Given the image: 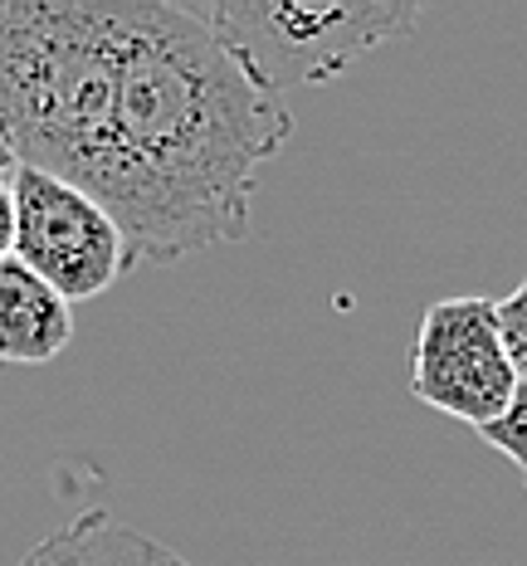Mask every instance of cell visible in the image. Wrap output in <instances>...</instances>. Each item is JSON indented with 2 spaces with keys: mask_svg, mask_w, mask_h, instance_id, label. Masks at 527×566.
<instances>
[{
  "mask_svg": "<svg viewBox=\"0 0 527 566\" xmlns=\"http://www.w3.org/2000/svg\"><path fill=\"white\" fill-rule=\"evenodd\" d=\"M478 440L494 444L503 459H513V464L527 474V386L508 396V406L498 410L488 424H478Z\"/></svg>",
  "mask_w": 527,
  "mask_h": 566,
  "instance_id": "obj_7",
  "label": "cell"
},
{
  "mask_svg": "<svg viewBox=\"0 0 527 566\" xmlns=\"http://www.w3.org/2000/svg\"><path fill=\"white\" fill-rule=\"evenodd\" d=\"M410 391L430 410L488 424L518 391L494 327V298H440L420 313L410 342Z\"/></svg>",
  "mask_w": 527,
  "mask_h": 566,
  "instance_id": "obj_4",
  "label": "cell"
},
{
  "mask_svg": "<svg viewBox=\"0 0 527 566\" xmlns=\"http://www.w3.org/2000/svg\"><path fill=\"white\" fill-rule=\"evenodd\" d=\"M10 171H15V151L6 147V137H0V176H10Z\"/></svg>",
  "mask_w": 527,
  "mask_h": 566,
  "instance_id": "obj_10",
  "label": "cell"
},
{
  "mask_svg": "<svg viewBox=\"0 0 527 566\" xmlns=\"http://www.w3.org/2000/svg\"><path fill=\"white\" fill-rule=\"evenodd\" d=\"M201 20L260 88H318L420 20L405 0H215Z\"/></svg>",
  "mask_w": 527,
  "mask_h": 566,
  "instance_id": "obj_2",
  "label": "cell"
},
{
  "mask_svg": "<svg viewBox=\"0 0 527 566\" xmlns=\"http://www.w3.org/2000/svg\"><path fill=\"white\" fill-rule=\"evenodd\" d=\"M10 196H15V259L50 283L68 308L108 293L133 269L123 230L78 186L15 167Z\"/></svg>",
  "mask_w": 527,
  "mask_h": 566,
  "instance_id": "obj_3",
  "label": "cell"
},
{
  "mask_svg": "<svg viewBox=\"0 0 527 566\" xmlns=\"http://www.w3.org/2000/svg\"><path fill=\"white\" fill-rule=\"evenodd\" d=\"M288 137V98L220 50L201 10L113 0V54L68 186L113 216L127 264H171L250 234L260 171Z\"/></svg>",
  "mask_w": 527,
  "mask_h": 566,
  "instance_id": "obj_1",
  "label": "cell"
},
{
  "mask_svg": "<svg viewBox=\"0 0 527 566\" xmlns=\"http://www.w3.org/2000/svg\"><path fill=\"white\" fill-rule=\"evenodd\" d=\"M15 259V196H10V176H0V264Z\"/></svg>",
  "mask_w": 527,
  "mask_h": 566,
  "instance_id": "obj_9",
  "label": "cell"
},
{
  "mask_svg": "<svg viewBox=\"0 0 527 566\" xmlns=\"http://www.w3.org/2000/svg\"><path fill=\"white\" fill-rule=\"evenodd\" d=\"M494 327H498L503 357H508L518 386H527V274H523V283L508 293V298L494 303Z\"/></svg>",
  "mask_w": 527,
  "mask_h": 566,
  "instance_id": "obj_8",
  "label": "cell"
},
{
  "mask_svg": "<svg viewBox=\"0 0 527 566\" xmlns=\"http://www.w3.org/2000/svg\"><path fill=\"white\" fill-rule=\"evenodd\" d=\"M74 337V308L20 259L0 264V361L44 367Z\"/></svg>",
  "mask_w": 527,
  "mask_h": 566,
  "instance_id": "obj_5",
  "label": "cell"
},
{
  "mask_svg": "<svg viewBox=\"0 0 527 566\" xmlns=\"http://www.w3.org/2000/svg\"><path fill=\"white\" fill-rule=\"evenodd\" d=\"M20 566H191L167 542L137 533L108 509H84L50 537H40Z\"/></svg>",
  "mask_w": 527,
  "mask_h": 566,
  "instance_id": "obj_6",
  "label": "cell"
}]
</instances>
